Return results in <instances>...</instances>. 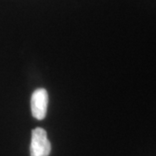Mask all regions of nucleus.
Masks as SVG:
<instances>
[{"label": "nucleus", "instance_id": "obj_2", "mask_svg": "<svg viewBox=\"0 0 156 156\" xmlns=\"http://www.w3.org/2000/svg\"><path fill=\"white\" fill-rule=\"evenodd\" d=\"M49 103V95L45 89H36L30 100L31 113L37 120H43L46 116Z\"/></svg>", "mask_w": 156, "mask_h": 156}, {"label": "nucleus", "instance_id": "obj_1", "mask_svg": "<svg viewBox=\"0 0 156 156\" xmlns=\"http://www.w3.org/2000/svg\"><path fill=\"white\" fill-rule=\"evenodd\" d=\"M51 151V144L44 128H37L32 130L30 142V156H49Z\"/></svg>", "mask_w": 156, "mask_h": 156}]
</instances>
